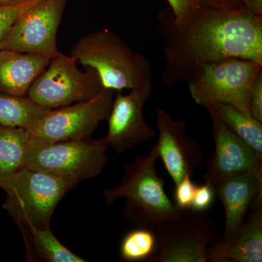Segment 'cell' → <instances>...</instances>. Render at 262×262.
Instances as JSON below:
<instances>
[{
  "label": "cell",
  "mask_w": 262,
  "mask_h": 262,
  "mask_svg": "<svg viewBox=\"0 0 262 262\" xmlns=\"http://www.w3.org/2000/svg\"><path fill=\"white\" fill-rule=\"evenodd\" d=\"M158 27L165 39L163 80L169 86L189 82L203 66L230 58L262 65V15L203 6L177 23L163 10Z\"/></svg>",
  "instance_id": "1"
},
{
  "label": "cell",
  "mask_w": 262,
  "mask_h": 262,
  "mask_svg": "<svg viewBox=\"0 0 262 262\" xmlns=\"http://www.w3.org/2000/svg\"><path fill=\"white\" fill-rule=\"evenodd\" d=\"M158 159L155 144L149 154L137 155L132 163L125 165L120 184L103 191L106 206H112L119 198L126 200L124 216L138 227L154 228L182 211L165 192L164 179L157 171Z\"/></svg>",
  "instance_id": "2"
},
{
  "label": "cell",
  "mask_w": 262,
  "mask_h": 262,
  "mask_svg": "<svg viewBox=\"0 0 262 262\" xmlns=\"http://www.w3.org/2000/svg\"><path fill=\"white\" fill-rule=\"evenodd\" d=\"M70 56L84 67L94 69L103 89L130 91L151 81L149 59L133 51L120 36L107 29L80 38L71 50Z\"/></svg>",
  "instance_id": "3"
},
{
  "label": "cell",
  "mask_w": 262,
  "mask_h": 262,
  "mask_svg": "<svg viewBox=\"0 0 262 262\" xmlns=\"http://www.w3.org/2000/svg\"><path fill=\"white\" fill-rule=\"evenodd\" d=\"M75 184L27 165L0 182L8 198L4 208L18 227L51 228L55 210Z\"/></svg>",
  "instance_id": "4"
},
{
  "label": "cell",
  "mask_w": 262,
  "mask_h": 262,
  "mask_svg": "<svg viewBox=\"0 0 262 262\" xmlns=\"http://www.w3.org/2000/svg\"><path fill=\"white\" fill-rule=\"evenodd\" d=\"M106 137L49 142L32 136L27 165L70 181L76 186L97 177L108 163Z\"/></svg>",
  "instance_id": "5"
},
{
  "label": "cell",
  "mask_w": 262,
  "mask_h": 262,
  "mask_svg": "<svg viewBox=\"0 0 262 262\" xmlns=\"http://www.w3.org/2000/svg\"><path fill=\"white\" fill-rule=\"evenodd\" d=\"M261 70L262 65L256 62L237 58L204 65L188 82L189 94L196 104L206 108L225 103L251 115L250 94Z\"/></svg>",
  "instance_id": "6"
},
{
  "label": "cell",
  "mask_w": 262,
  "mask_h": 262,
  "mask_svg": "<svg viewBox=\"0 0 262 262\" xmlns=\"http://www.w3.org/2000/svg\"><path fill=\"white\" fill-rule=\"evenodd\" d=\"M152 229L156 250L149 262H206L207 249L220 239L213 219L191 210Z\"/></svg>",
  "instance_id": "7"
},
{
  "label": "cell",
  "mask_w": 262,
  "mask_h": 262,
  "mask_svg": "<svg viewBox=\"0 0 262 262\" xmlns=\"http://www.w3.org/2000/svg\"><path fill=\"white\" fill-rule=\"evenodd\" d=\"M77 62L70 55L55 57L33 82L27 96L51 110L96 97L104 89L97 72L91 67L82 72Z\"/></svg>",
  "instance_id": "8"
},
{
  "label": "cell",
  "mask_w": 262,
  "mask_h": 262,
  "mask_svg": "<svg viewBox=\"0 0 262 262\" xmlns=\"http://www.w3.org/2000/svg\"><path fill=\"white\" fill-rule=\"evenodd\" d=\"M67 0H36L15 19L0 50L42 55L61 54L56 38Z\"/></svg>",
  "instance_id": "9"
},
{
  "label": "cell",
  "mask_w": 262,
  "mask_h": 262,
  "mask_svg": "<svg viewBox=\"0 0 262 262\" xmlns=\"http://www.w3.org/2000/svg\"><path fill=\"white\" fill-rule=\"evenodd\" d=\"M116 93L104 89L93 99L48 110L30 132L49 142L91 137L100 122L107 120Z\"/></svg>",
  "instance_id": "10"
},
{
  "label": "cell",
  "mask_w": 262,
  "mask_h": 262,
  "mask_svg": "<svg viewBox=\"0 0 262 262\" xmlns=\"http://www.w3.org/2000/svg\"><path fill=\"white\" fill-rule=\"evenodd\" d=\"M152 90L151 82L130 90L123 95L118 91L114 98L108 120L106 137L110 146L118 154L146 142L154 137L155 131L146 123L144 107Z\"/></svg>",
  "instance_id": "11"
},
{
  "label": "cell",
  "mask_w": 262,
  "mask_h": 262,
  "mask_svg": "<svg viewBox=\"0 0 262 262\" xmlns=\"http://www.w3.org/2000/svg\"><path fill=\"white\" fill-rule=\"evenodd\" d=\"M158 145L159 158L167 172L177 185L186 175H194L203 160L201 146L187 135V124L182 120H174L170 114L160 108L157 113Z\"/></svg>",
  "instance_id": "12"
},
{
  "label": "cell",
  "mask_w": 262,
  "mask_h": 262,
  "mask_svg": "<svg viewBox=\"0 0 262 262\" xmlns=\"http://www.w3.org/2000/svg\"><path fill=\"white\" fill-rule=\"evenodd\" d=\"M208 113L213 124L215 150L206 163L205 183L213 188L232 176L261 171L262 160L256 152L226 127L214 114Z\"/></svg>",
  "instance_id": "13"
},
{
  "label": "cell",
  "mask_w": 262,
  "mask_h": 262,
  "mask_svg": "<svg viewBox=\"0 0 262 262\" xmlns=\"http://www.w3.org/2000/svg\"><path fill=\"white\" fill-rule=\"evenodd\" d=\"M262 170L237 174L213 187L225 211V231L220 239L232 238L244 225L250 205L261 195Z\"/></svg>",
  "instance_id": "14"
},
{
  "label": "cell",
  "mask_w": 262,
  "mask_h": 262,
  "mask_svg": "<svg viewBox=\"0 0 262 262\" xmlns=\"http://www.w3.org/2000/svg\"><path fill=\"white\" fill-rule=\"evenodd\" d=\"M261 202L232 238L217 241L206 251L207 261L261 262Z\"/></svg>",
  "instance_id": "15"
},
{
  "label": "cell",
  "mask_w": 262,
  "mask_h": 262,
  "mask_svg": "<svg viewBox=\"0 0 262 262\" xmlns=\"http://www.w3.org/2000/svg\"><path fill=\"white\" fill-rule=\"evenodd\" d=\"M51 61L42 55L0 50V93L26 96Z\"/></svg>",
  "instance_id": "16"
},
{
  "label": "cell",
  "mask_w": 262,
  "mask_h": 262,
  "mask_svg": "<svg viewBox=\"0 0 262 262\" xmlns=\"http://www.w3.org/2000/svg\"><path fill=\"white\" fill-rule=\"evenodd\" d=\"M23 234L27 259L34 261L84 262L65 247L52 232L51 228L39 229L34 227H19Z\"/></svg>",
  "instance_id": "17"
},
{
  "label": "cell",
  "mask_w": 262,
  "mask_h": 262,
  "mask_svg": "<svg viewBox=\"0 0 262 262\" xmlns=\"http://www.w3.org/2000/svg\"><path fill=\"white\" fill-rule=\"evenodd\" d=\"M32 136L28 129L0 125V182L27 166Z\"/></svg>",
  "instance_id": "18"
},
{
  "label": "cell",
  "mask_w": 262,
  "mask_h": 262,
  "mask_svg": "<svg viewBox=\"0 0 262 262\" xmlns=\"http://www.w3.org/2000/svg\"><path fill=\"white\" fill-rule=\"evenodd\" d=\"M206 110L214 114L226 127L247 144L262 160V122L225 103H216Z\"/></svg>",
  "instance_id": "19"
},
{
  "label": "cell",
  "mask_w": 262,
  "mask_h": 262,
  "mask_svg": "<svg viewBox=\"0 0 262 262\" xmlns=\"http://www.w3.org/2000/svg\"><path fill=\"white\" fill-rule=\"evenodd\" d=\"M50 110L38 104L27 95L19 96L0 93V125L3 126L30 130Z\"/></svg>",
  "instance_id": "20"
},
{
  "label": "cell",
  "mask_w": 262,
  "mask_h": 262,
  "mask_svg": "<svg viewBox=\"0 0 262 262\" xmlns=\"http://www.w3.org/2000/svg\"><path fill=\"white\" fill-rule=\"evenodd\" d=\"M155 250L156 236L153 229L139 227L122 239L120 253L124 261L149 262Z\"/></svg>",
  "instance_id": "21"
},
{
  "label": "cell",
  "mask_w": 262,
  "mask_h": 262,
  "mask_svg": "<svg viewBox=\"0 0 262 262\" xmlns=\"http://www.w3.org/2000/svg\"><path fill=\"white\" fill-rule=\"evenodd\" d=\"M202 3L231 13L248 12L262 15V0H202Z\"/></svg>",
  "instance_id": "22"
},
{
  "label": "cell",
  "mask_w": 262,
  "mask_h": 262,
  "mask_svg": "<svg viewBox=\"0 0 262 262\" xmlns=\"http://www.w3.org/2000/svg\"><path fill=\"white\" fill-rule=\"evenodd\" d=\"M35 1L34 0L16 5H0V45L9 32L15 19Z\"/></svg>",
  "instance_id": "23"
},
{
  "label": "cell",
  "mask_w": 262,
  "mask_h": 262,
  "mask_svg": "<svg viewBox=\"0 0 262 262\" xmlns=\"http://www.w3.org/2000/svg\"><path fill=\"white\" fill-rule=\"evenodd\" d=\"M192 177L186 175L184 178L176 185L175 199L176 206L182 211L191 209L193 198L195 192L196 184L192 182Z\"/></svg>",
  "instance_id": "24"
},
{
  "label": "cell",
  "mask_w": 262,
  "mask_h": 262,
  "mask_svg": "<svg viewBox=\"0 0 262 262\" xmlns=\"http://www.w3.org/2000/svg\"><path fill=\"white\" fill-rule=\"evenodd\" d=\"M177 23H183L190 18L203 7L202 0H167Z\"/></svg>",
  "instance_id": "25"
},
{
  "label": "cell",
  "mask_w": 262,
  "mask_h": 262,
  "mask_svg": "<svg viewBox=\"0 0 262 262\" xmlns=\"http://www.w3.org/2000/svg\"><path fill=\"white\" fill-rule=\"evenodd\" d=\"M215 196L213 188L209 184L205 183V184L200 187L196 186L191 206V211L206 212L213 205Z\"/></svg>",
  "instance_id": "26"
},
{
  "label": "cell",
  "mask_w": 262,
  "mask_h": 262,
  "mask_svg": "<svg viewBox=\"0 0 262 262\" xmlns=\"http://www.w3.org/2000/svg\"><path fill=\"white\" fill-rule=\"evenodd\" d=\"M250 110L252 117L262 122V70L256 76L251 88Z\"/></svg>",
  "instance_id": "27"
},
{
  "label": "cell",
  "mask_w": 262,
  "mask_h": 262,
  "mask_svg": "<svg viewBox=\"0 0 262 262\" xmlns=\"http://www.w3.org/2000/svg\"><path fill=\"white\" fill-rule=\"evenodd\" d=\"M22 0H0L2 5H16L21 4Z\"/></svg>",
  "instance_id": "28"
},
{
  "label": "cell",
  "mask_w": 262,
  "mask_h": 262,
  "mask_svg": "<svg viewBox=\"0 0 262 262\" xmlns=\"http://www.w3.org/2000/svg\"><path fill=\"white\" fill-rule=\"evenodd\" d=\"M31 1H34V0H22V3H28Z\"/></svg>",
  "instance_id": "29"
}]
</instances>
